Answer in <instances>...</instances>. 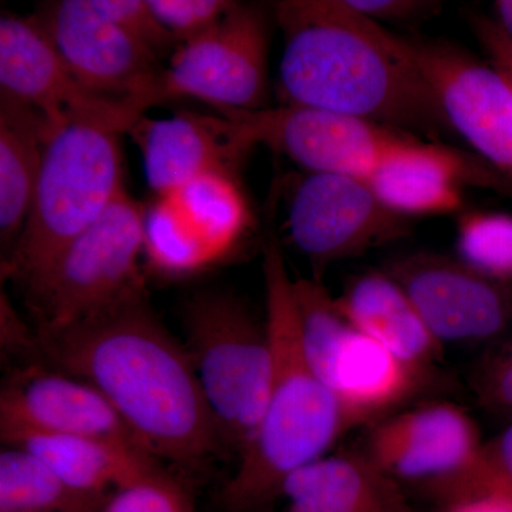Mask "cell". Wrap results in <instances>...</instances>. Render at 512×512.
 Instances as JSON below:
<instances>
[{
    "label": "cell",
    "mask_w": 512,
    "mask_h": 512,
    "mask_svg": "<svg viewBox=\"0 0 512 512\" xmlns=\"http://www.w3.org/2000/svg\"><path fill=\"white\" fill-rule=\"evenodd\" d=\"M37 336L43 360L99 390L151 456L188 466L221 450L190 353L157 318L146 286Z\"/></svg>",
    "instance_id": "obj_1"
},
{
    "label": "cell",
    "mask_w": 512,
    "mask_h": 512,
    "mask_svg": "<svg viewBox=\"0 0 512 512\" xmlns=\"http://www.w3.org/2000/svg\"><path fill=\"white\" fill-rule=\"evenodd\" d=\"M272 9L285 36L279 64L285 104L332 111L433 143L454 134L399 35L346 0H285Z\"/></svg>",
    "instance_id": "obj_2"
},
{
    "label": "cell",
    "mask_w": 512,
    "mask_h": 512,
    "mask_svg": "<svg viewBox=\"0 0 512 512\" xmlns=\"http://www.w3.org/2000/svg\"><path fill=\"white\" fill-rule=\"evenodd\" d=\"M265 325L272 376L264 416L239 456L221 501L232 512L271 503L296 470L326 456L352 429L343 407L313 372L303 350L293 279L274 232L264 245Z\"/></svg>",
    "instance_id": "obj_3"
},
{
    "label": "cell",
    "mask_w": 512,
    "mask_h": 512,
    "mask_svg": "<svg viewBox=\"0 0 512 512\" xmlns=\"http://www.w3.org/2000/svg\"><path fill=\"white\" fill-rule=\"evenodd\" d=\"M119 137L109 128L72 121L47 141L28 220L2 261L3 275L25 292L126 190Z\"/></svg>",
    "instance_id": "obj_4"
},
{
    "label": "cell",
    "mask_w": 512,
    "mask_h": 512,
    "mask_svg": "<svg viewBox=\"0 0 512 512\" xmlns=\"http://www.w3.org/2000/svg\"><path fill=\"white\" fill-rule=\"evenodd\" d=\"M187 348L222 440L242 451L254 437L272 376L265 320L234 292L201 289L183 306Z\"/></svg>",
    "instance_id": "obj_5"
},
{
    "label": "cell",
    "mask_w": 512,
    "mask_h": 512,
    "mask_svg": "<svg viewBox=\"0 0 512 512\" xmlns=\"http://www.w3.org/2000/svg\"><path fill=\"white\" fill-rule=\"evenodd\" d=\"M293 289L306 359L353 427L394 413L427 382L357 329L322 281L295 279Z\"/></svg>",
    "instance_id": "obj_6"
},
{
    "label": "cell",
    "mask_w": 512,
    "mask_h": 512,
    "mask_svg": "<svg viewBox=\"0 0 512 512\" xmlns=\"http://www.w3.org/2000/svg\"><path fill=\"white\" fill-rule=\"evenodd\" d=\"M146 208L127 190L64 249L55 265L26 291L37 329H60L119 301L144 285Z\"/></svg>",
    "instance_id": "obj_7"
},
{
    "label": "cell",
    "mask_w": 512,
    "mask_h": 512,
    "mask_svg": "<svg viewBox=\"0 0 512 512\" xmlns=\"http://www.w3.org/2000/svg\"><path fill=\"white\" fill-rule=\"evenodd\" d=\"M242 150L271 148L308 173L366 178L397 144L417 138L313 107L282 104L259 110H217Z\"/></svg>",
    "instance_id": "obj_8"
},
{
    "label": "cell",
    "mask_w": 512,
    "mask_h": 512,
    "mask_svg": "<svg viewBox=\"0 0 512 512\" xmlns=\"http://www.w3.org/2000/svg\"><path fill=\"white\" fill-rule=\"evenodd\" d=\"M0 93L39 111L52 136L72 121L130 133L146 116L137 104L84 87L33 16L0 18Z\"/></svg>",
    "instance_id": "obj_9"
},
{
    "label": "cell",
    "mask_w": 512,
    "mask_h": 512,
    "mask_svg": "<svg viewBox=\"0 0 512 512\" xmlns=\"http://www.w3.org/2000/svg\"><path fill=\"white\" fill-rule=\"evenodd\" d=\"M268 56L265 10L235 2L214 28L175 50L165 89L170 100L194 97L215 110L264 109Z\"/></svg>",
    "instance_id": "obj_10"
},
{
    "label": "cell",
    "mask_w": 512,
    "mask_h": 512,
    "mask_svg": "<svg viewBox=\"0 0 512 512\" xmlns=\"http://www.w3.org/2000/svg\"><path fill=\"white\" fill-rule=\"evenodd\" d=\"M33 18L74 76L93 93L130 101L144 111L170 101L165 89L167 67L101 16L90 0L43 3Z\"/></svg>",
    "instance_id": "obj_11"
},
{
    "label": "cell",
    "mask_w": 512,
    "mask_h": 512,
    "mask_svg": "<svg viewBox=\"0 0 512 512\" xmlns=\"http://www.w3.org/2000/svg\"><path fill=\"white\" fill-rule=\"evenodd\" d=\"M288 229L318 281L329 265L365 255L410 232L407 218L384 207L365 178L328 173H308L293 187Z\"/></svg>",
    "instance_id": "obj_12"
},
{
    "label": "cell",
    "mask_w": 512,
    "mask_h": 512,
    "mask_svg": "<svg viewBox=\"0 0 512 512\" xmlns=\"http://www.w3.org/2000/svg\"><path fill=\"white\" fill-rule=\"evenodd\" d=\"M251 222L237 175H201L146 208L144 255L165 274H188L228 254Z\"/></svg>",
    "instance_id": "obj_13"
},
{
    "label": "cell",
    "mask_w": 512,
    "mask_h": 512,
    "mask_svg": "<svg viewBox=\"0 0 512 512\" xmlns=\"http://www.w3.org/2000/svg\"><path fill=\"white\" fill-rule=\"evenodd\" d=\"M454 134L512 184V89L493 66L446 40L400 36Z\"/></svg>",
    "instance_id": "obj_14"
},
{
    "label": "cell",
    "mask_w": 512,
    "mask_h": 512,
    "mask_svg": "<svg viewBox=\"0 0 512 512\" xmlns=\"http://www.w3.org/2000/svg\"><path fill=\"white\" fill-rule=\"evenodd\" d=\"M383 271L402 286L441 345L485 342L510 325L508 285L487 278L460 258L417 252L394 258Z\"/></svg>",
    "instance_id": "obj_15"
},
{
    "label": "cell",
    "mask_w": 512,
    "mask_h": 512,
    "mask_svg": "<svg viewBox=\"0 0 512 512\" xmlns=\"http://www.w3.org/2000/svg\"><path fill=\"white\" fill-rule=\"evenodd\" d=\"M481 444L466 410L430 402L375 421L363 453L394 483L424 485L436 493L471 466Z\"/></svg>",
    "instance_id": "obj_16"
},
{
    "label": "cell",
    "mask_w": 512,
    "mask_h": 512,
    "mask_svg": "<svg viewBox=\"0 0 512 512\" xmlns=\"http://www.w3.org/2000/svg\"><path fill=\"white\" fill-rule=\"evenodd\" d=\"M13 431L114 441L144 450L92 384L40 363L16 369L3 383L0 434Z\"/></svg>",
    "instance_id": "obj_17"
},
{
    "label": "cell",
    "mask_w": 512,
    "mask_h": 512,
    "mask_svg": "<svg viewBox=\"0 0 512 512\" xmlns=\"http://www.w3.org/2000/svg\"><path fill=\"white\" fill-rule=\"evenodd\" d=\"M365 180L384 207L403 218L460 211L467 184L512 192L491 165L419 138L387 151Z\"/></svg>",
    "instance_id": "obj_18"
},
{
    "label": "cell",
    "mask_w": 512,
    "mask_h": 512,
    "mask_svg": "<svg viewBox=\"0 0 512 512\" xmlns=\"http://www.w3.org/2000/svg\"><path fill=\"white\" fill-rule=\"evenodd\" d=\"M130 134L140 147L147 183L156 195L178 190L205 174L237 175L248 154L221 114L181 111L161 120L144 116Z\"/></svg>",
    "instance_id": "obj_19"
},
{
    "label": "cell",
    "mask_w": 512,
    "mask_h": 512,
    "mask_svg": "<svg viewBox=\"0 0 512 512\" xmlns=\"http://www.w3.org/2000/svg\"><path fill=\"white\" fill-rule=\"evenodd\" d=\"M340 312L414 372L429 377L443 345L434 338L402 286L384 271L350 279L336 298Z\"/></svg>",
    "instance_id": "obj_20"
},
{
    "label": "cell",
    "mask_w": 512,
    "mask_h": 512,
    "mask_svg": "<svg viewBox=\"0 0 512 512\" xmlns=\"http://www.w3.org/2000/svg\"><path fill=\"white\" fill-rule=\"evenodd\" d=\"M285 512H406L399 484L360 453L326 454L286 478Z\"/></svg>",
    "instance_id": "obj_21"
},
{
    "label": "cell",
    "mask_w": 512,
    "mask_h": 512,
    "mask_svg": "<svg viewBox=\"0 0 512 512\" xmlns=\"http://www.w3.org/2000/svg\"><path fill=\"white\" fill-rule=\"evenodd\" d=\"M3 444L42 458L70 487L109 495L131 481L161 468L158 458L141 448L114 441L13 431L0 434Z\"/></svg>",
    "instance_id": "obj_22"
},
{
    "label": "cell",
    "mask_w": 512,
    "mask_h": 512,
    "mask_svg": "<svg viewBox=\"0 0 512 512\" xmlns=\"http://www.w3.org/2000/svg\"><path fill=\"white\" fill-rule=\"evenodd\" d=\"M52 137L39 111L0 93V241L6 256L25 228Z\"/></svg>",
    "instance_id": "obj_23"
},
{
    "label": "cell",
    "mask_w": 512,
    "mask_h": 512,
    "mask_svg": "<svg viewBox=\"0 0 512 512\" xmlns=\"http://www.w3.org/2000/svg\"><path fill=\"white\" fill-rule=\"evenodd\" d=\"M107 497L70 487L23 448L6 446L0 453V512H100Z\"/></svg>",
    "instance_id": "obj_24"
},
{
    "label": "cell",
    "mask_w": 512,
    "mask_h": 512,
    "mask_svg": "<svg viewBox=\"0 0 512 512\" xmlns=\"http://www.w3.org/2000/svg\"><path fill=\"white\" fill-rule=\"evenodd\" d=\"M458 258L477 272L512 282V215L497 211L461 212L457 224Z\"/></svg>",
    "instance_id": "obj_25"
},
{
    "label": "cell",
    "mask_w": 512,
    "mask_h": 512,
    "mask_svg": "<svg viewBox=\"0 0 512 512\" xmlns=\"http://www.w3.org/2000/svg\"><path fill=\"white\" fill-rule=\"evenodd\" d=\"M436 494L451 504L484 495L512 497V423L494 439L481 444L471 466Z\"/></svg>",
    "instance_id": "obj_26"
},
{
    "label": "cell",
    "mask_w": 512,
    "mask_h": 512,
    "mask_svg": "<svg viewBox=\"0 0 512 512\" xmlns=\"http://www.w3.org/2000/svg\"><path fill=\"white\" fill-rule=\"evenodd\" d=\"M100 512H195L190 488L163 470L111 491Z\"/></svg>",
    "instance_id": "obj_27"
},
{
    "label": "cell",
    "mask_w": 512,
    "mask_h": 512,
    "mask_svg": "<svg viewBox=\"0 0 512 512\" xmlns=\"http://www.w3.org/2000/svg\"><path fill=\"white\" fill-rule=\"evenodd\" d=\"M94 9L141 46L163 59L178 49L177 40L161 25L148 0H90Z\"/></svg>",
    "instance_id": "obj_28"
},
{
    "label": "cell",
    "mask_w": 512,
    "mask_h": 512,
    "mask_svg": "<svg viewBox=\"0 0 512 512\" xmlns=\"http://www.w3.org/2000/svg\"><path fill=\"white\" fill-rule=\"evenodd\" d=\"M235 2L227 0H148L154 15L178 47L214 28Z\"/></svg>",
    "instance_id": "obj_29"
},
{
    "label": "cell",
    "mask_w": 512,
    "mask_h": 512,
    "mask_svg": "<svg viewBox=\"0 0 512 512\" xmlns=\"http://www.w3.org/2000/svg\"><path fill=\"white\" fill-rule=\"evenodd\" d=\"M478 396L495 412L512 416V342L485 363L478 377Z\"/></svg>",
    "instance_id": "obj_30"
},
{
    "label": "cell",
    "mask_w": 512,
    "mask_h": 512,
    "mask_svg": "<svg viewBox=\"0 0 512 512\" xmlns=\"http://www.w3.org/2000/svg\"><path fill=\"white\" fill-rule=\"evenodd\" d=\"M350 8L365 15L366 18L392 25H413L421 20L430 19L441 9L439 2L427 0H346Z\"/></svg>",
    "instance_id": "obj_31"
},
{
    "label": "cell",
    "mask_w": 512,
    "mask_h": 512,
    "mask_svg": "<svg viewBox=\"0 0 512 512\" xmlns=\"http://www.w3.org/2000/svg\"><path fill=\"white\" fill-rule=\"evenodd\" d=\"M467 19L487 63L504 77L512 89V43L493 18L480 13H470Z\"/></svg>",
    "instance_id": "obj_32"
},
{
    "label": "cell",
    "mask_w": 512,
    "mask_h": 512,
    "mask_svg": "<svg viewBox=\"0 0 512 512\" xmlns=\"http://www.w3.org/2000/svg\"><path fill=\"white\" fill-rule=\"evenodd\" d=\"M0 325V342L2 352L6 353V356L29 357V360L43 359L37 332H30L28 325L20 319L5 292H2L0 302Z\"/></svg>",
    "instance_id": "obj_33"
},
{
    "label": "cell",
    "mask_w": 512,
    "mask_h": 512,
    "mask_svg": "<svg viewBox=\"0 0 512 512\" xmlns=\"http://www.w3.org/2000/svg\"><path fill=\"white\" fill-rule=\"evenodd\" d=\"M447 512H512L510 495H484L451 504Z\"/></svg>",
    "instance_id": "obj_34"
},
{
    "label": "cell",
    "mask_w": 512,
    "mask_h": 512,
    "mask_svg": "<svg viewBox=\"0 0 512 512\" xmlns=\"http://www.w3.org/2000/svg\"><path fill=\"white\" fill-rule=\"evenodd\" d=\"M493 10L495 23L512 43V0H497L494 2Z\"/></svg>",
    "instance_id": "obj_35"
}]
</instances>
